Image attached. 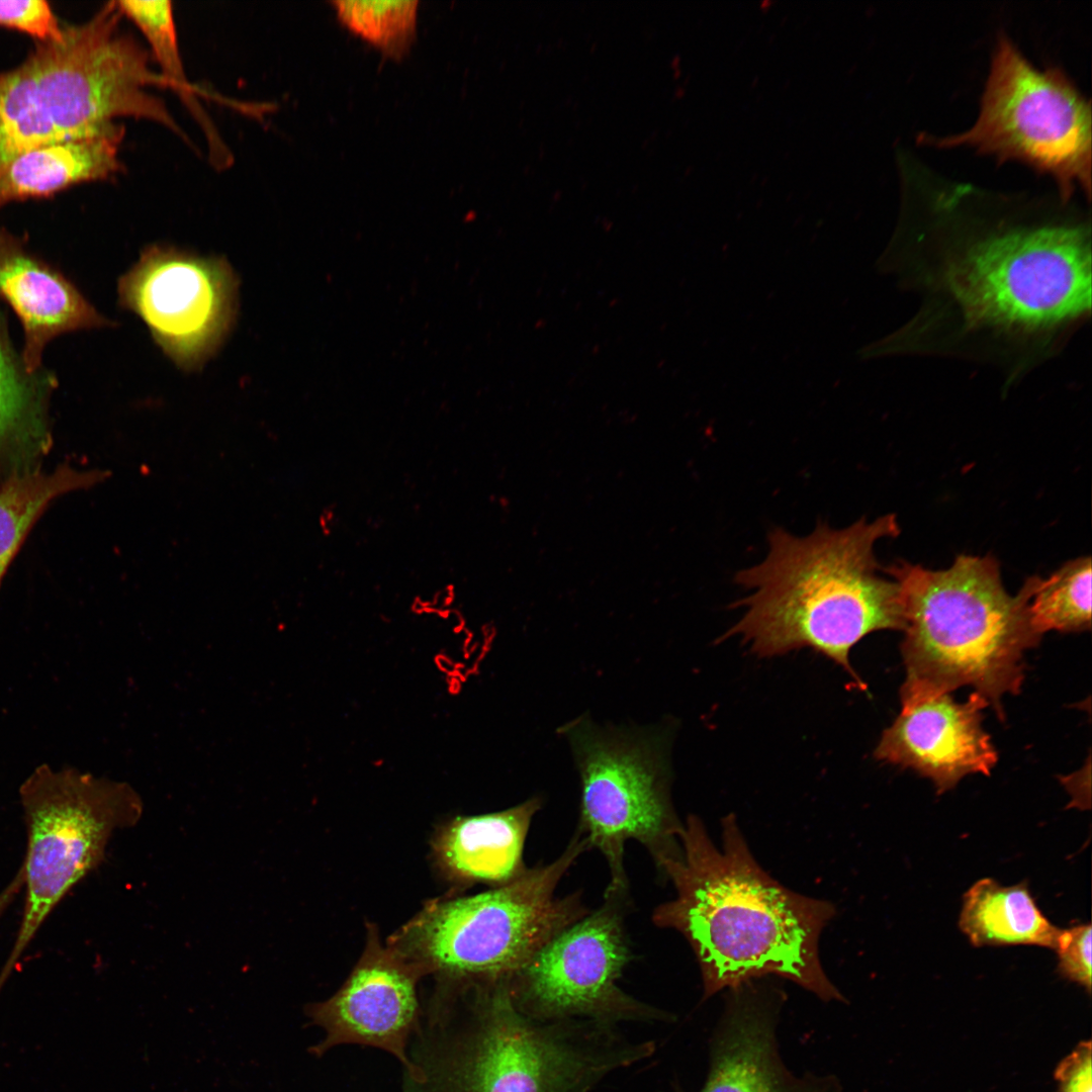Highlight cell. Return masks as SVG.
<instances>
[{
  "mask_svg": "<svg viewBox=\"0 0 1092 1092\" xmlns=\"http://www.w3.org/2000/svg\"><path fill=\"white\" fill-rule=\"evenodd\" d=\"M988 705L976 692L964 703L949 694L903 703L900 715L884 730L875 757L930 779L937 794L967 775H990L998 756L982 727Z\"/></svg>",
  "mask_w": 1092,
  "mask_h": 1092,
  "instance_id": "15",
  "label": "cell"
},
{
  "mask_svg": "<svg viewBox=\"0 0 1092 1092\" xmlns=\"http://www.w3.org/2000/svg\"><path fill=\"white\" fill-rule=\"evenodd\" d=\"M28 375L0 322V481L40 468L52 447L43 397Z\"/></svg>",
  "mask_w": 1092,
  "mask_h": 1092,
  "instance_id": "20",
  "label": "cell"
},
{
  "mask_svg": "<svg viewBox=\"0 0 1092 1092\" xmlns=\"http://www.w3.org/2000/svg\"><path fill=\"white\" fill-rule=\"evenodd\" d=\"M541 807L542 799L535 796L506 810L449 819L432 838L437 868L454 884L466 887L495 888L517 880L528 870L526 838Z\"/></svg>",
  "mask_w": 1092,
  "mask_h": 1092,
  "instance_id": "17",
  "label": "cell"
},
{
  "mask_svg": "<svg viewBox=\"0 0 1092 1092\" xmlns=\"http://www.w3.org/2000/svg\"><path fill=\"white\" fill-rule=\"evenodd\" d=\"M682 855L659 874L675 897L658 905L652 922L679 932L698 962L703 998L768 975L787 979L823 1001L844 998L819 954L820 934L835 915L828 901L791 891L756 861L730 814L722 819V848L701 819L690 815Z\"/></svg>",
  "mask_w": 1092,
  "mask_h": 1092,
  "instance_id": "1",
  "label": "cell"
},
{
  "mask_svg": "<svg viewBox=\"0 0 1092 1092\" xmlns=\"http://www.w3.org/2000/svg\"><path fill=\"white\" fill-rule=\"evenodd\" d=\"M729 991L699 1092H842L835 1076L799 1077L786 1067L777 1040L780 990L752 981Z\"/></svg>",
  "mask_w": 1092,
  "mask_h": 1092,
  "instance_id": "14",
  "label": "cell"
},
{
  "mask_svg": "<svg viewBox=\"0 0 1092 1092\" xmlns=\"http://www.w3.org/2000/svg\"><path fill=\"white\" fill-rule=\"evenodd\" d=\"M0 26L26 32L41 42L58 40L64 28L42 0L0 1Z\"/></svg>",
  "mask_w": 1092,
  "mask_h": 1092,
  "instance_id": "26",
  "label": "cell"
},
{
  "mask_svg": "<svg viewBox=\"0 0 1092 1092\" xmlns=\"http://www.w3.org/2000/svg\"><path fill=\"white\" fill-rule=\"evenodd\" d=\"M630 907L629 890L606 888L600 907L558 932L508 979L517 1007L543 1021L674 1020L618 985L633 958L625 927Z\"/></svg>",
  "mask_w": 1092,
  "mask_h": 1092,
  "instance_id": "11",
  "label": "cell"
},
{
  "mask_svg": "<svg viewBox=\"0 0 1092 1092\" xmlns=\"http://www.w3.org/2000/svg\"><path fill=\"white\" fill-rule=\"evenodd\" d=\"M580 779L576 830L605 858L607 886L629 890L625 845L639 842L658 872L682 855L684 823L673 808L664 747L655 735L580 717L561 728Z\"/></svg>",
  "mask_w": 1092,
  "mask_h": 1092,
  "instance_id": "7",
  "label": "cell"
},
{
  "mask_svg": "<svg viewBox=\"0 0 1092 1092\" xmlns=\"http://www.w3.org/2000/svg\"><path fill=\"white\" fill-rule=\"evenodd\" d=\"M116 5L122 16L131 20L146 37L169 86L190 103L194 88L183 70L172 3L124 0L116 1Z\"/></svg>",
  "mask_w": 1092,
  "mask_h": 1092,
  "instance_id": "24",
  "label": "cell"
},
{
  "mask_svg": "<svg viewBox=\"0 0 1092 1092\" xmlns=\"http://www.w3.org/2000/svg\"><path fill=\"white\" fill-rule=\"evenodd\" d=\"M27 831L25 902L0 986L63 897L104 859L113 831L134 825L142 802L126 784L73 767L37 766L19 789Z\"/></svg>",
  "mask_w": 1092,
  "mask_h": 1092,
  "instance_id": "8",
  "label": "cell"
},
{
  "mask_svg": "<svg viewBox=\"0 0 1092 1092\" xmlns=\"http://www.w3.org/2000/svg\"><path fill=\"white\" fill-rule=\"evenodd\" d=\"M898 534L893 514L842 529L819 523L803 537L775 528L764 559L735 575L751 593L735 603L744 613L722 638L740 637L761 658L811 648L864 689L851 649L872 632L905 628L899 585L880 575L875 556L879 540Z\"/></svg>",
  "mask_w": 1092,
  "mask_h": 1092,
  "instance_id": "2",
  "label": "cell"
},
{
  "mask_svg": "<svg viewBox=\"0 0 1092 1092\" xmlns=\"http://www.w3.org/2000/svg\"><path fill=\"white\" fill-rule=\"evenodd\" d=\"M959 925L977 947L1054 948L1060 931L1039 910L1026 882L1002 886L990 878L977 881L964 894Z\"/></svg>",
  "mask_w": 1092,
  "mask_h": 1092,
  "instance_id": "19",
  "label": "cell"
},
{
  "mask_svg": "<svg viewBox=\"0 0 1092 1092\" xmlns=\"http://www.w3.org/2000/svg\"><path fill=\"white\" fill-rule=\"evenodd\" d=\"M588 847L575 830L551 862L517 880L470 896L438 898L387 940L424 975L440 974L472 986L509 979L547 941L590 910L582 892L557 888Z\"/></svg>",
  "mask_w": 1092,
  "mask_h": 1092,
  "instance_id": "5",
  "label": "cell"
},
{
  "mask_svg": "<svg viewBox=\"0 0 1092 1092\" xmlns=\"http://www.w3.org/2000/svg\"><path fill=\"white\" fill-rule=\"evenodd\" d=\"M0 297L13 307L24 328L22 362L32 374L54 337L110 324L86 298L14 238L0 231Z\"/></svg>",
  "mask_w": 1092,
  "mask_h": 1092,
  "instance_id": "16",
  "label": "cell"
},
{
  "mask_svg": "<svg viewBox=\"0 0 1092 1092\" xmlns=\"http://www.w3.org/2000/svg\"><path fill=\"white\" fill-rule=\"evenodd\" d=\"M423 976L419 968L383 945L370 925L364 950L341 988L308 1007L309 1016L326 1031L315 1053L342 1043L381 1048L397 1057L416 1081H424L423 1071L405 1052L418 1019L417 984Z\"/></svg>",
  "mask_w": 1092,
  "mask_h": 1092,
  "instance_id": "13",
  "label": "cell"
},
{
  "mask_svg": "<svg viewBox=\"0 0 1092 1092\" xmlns=\"http://www.w3.org/2000/svg\"><path fill=\"white\" fill-rule=\"evenodd\" d=\"M124 127L114 123L90 135L26 151L0 173V207L54 194L74 184L109 178L122 170L118 158Z\"/></svg>",
  "mask_w": 1092,
  "mask_h": 1092,
  "instance_id": "18",
  "label": "cell"
},
{
  "mask_svg": "<svg viewBox=\"0 0 1092 1092\" xmlns=\"http://www.w3.org/2000/svg\"><path fill=\"white\" fill-rule=\"evenodd\" d=\"M23 886V879L21 870L17 872L14 879L0 892V916L5 909L13 901L14 897L19 893Z\"/></svg>",
  "mask_w": 1092,
  "mask_h": 1092,
  "instance_id": "28",
  "label": "cell"
},
{
  "mask_svg": "<svg viewBox=\"0 0 1092 1092\" xmlns=\"http://www.w3.org/2000/svg\"><path fill=\"white\" fill-rule=\"evenodd\" d=\"M1090 257L1082 228H1041L981 242L945 275L973 322L1039 331L1090 309Z\"/></svg>",
  "mask_w": 1092,
  "mask_h": 1092,
  "instance_id": "10",
  "label": "cell"
},
{
  "mask_svg": "<svg viewBox=\"0 0 1092 1092\" xmlns=\"http://www.w3.org/2000/svg\"><path fill=\"white\" fill-rule=\"evenodd\" d=\"M474 988L473 1027L455 1073L459 1092H588L654 1051L615 1024L530 1017L513 1001L508 979Z\"/></svg>",
  "mask_w": 1092,
  "mask_h": 1092,
  "instance_id": "6",
  "label": "cell"
},
{
  "mask_svg": "<svg viewBox=\"0 0 1092 1092\" xmlns=\"http://www.w3.org/2000/svg\"><path fill=\"white\" fill-rule=\"evenodd\" d=\"M106 478V470L62 463L50 471L37 468L1 480L0 583L28 533L56 498L91 488Z\"/></svg>",
  "mask_w": 1092,
  "mask_h": 1092,
  "instance_id": "21",
  "label": "cell"
},
{
  "mask_svg": "<svg viewBox=\"0 0 1092 1092\" xmlns=\"http://www.w3.org/2000/svg\"><path fill=\"white\" fill-rule=\"evenodd\" d=\"M340 22L383 55L402 58L416 36L419 1L336 0Z\"/></svg>",
  "mask_w": 1092,
  "mask_h": 1092,
  "instance_id": "23",
  "label": "cell"
},
{
  "mask_svg": "<svg viewBox=\"0 0 1092 1092\" xmlns=\"http://www.w3.org/2000/svg\"><path fill=\"white\" fill-rule=\"evenodd\" d=\"M240 280L230 262L166 244L145 247L117 282L118 302L184 372H196L233 332Z\"/></svg>",
  "mask_w": 1092,
  "mask_h": 1092,
  "instance_id": "12",
  "label": "cell"
},
{
  "mask_svg": "<svg viewBox=\"0 0 1092 1092\" xmlns=\"http://www.w3.org/2000/svg\"><path fill=\"white\" fill-rule=\"evenodd\" d=\"M1057 1092H1092V1044L1083 1040L1058 1065Z\"/></svg>",
  "mask_w": 1092,
  "mask_h": 1092,
  "instance_id": "27",
  "label": "cell"
},
{
  "mask_svg": "<svg viewBox=\"0 0 1092 1092\" xmlns=\"http://www.w3.org/2000/svg\"><path fill=\"white\" fill-rule=\"evenodd\" d=\"M884 570L899 585L905 622L902 704L971 686L1002 718L1001 698L1019 692L1024 652L1041 637L1028 613L1033 576L1012 597L991 556L963 554L942 570L905 561Z\"/></svg>",
  "mask_w": 1092,
  "mask_h": 1092,
  "instance_id": "3",
  "label": "cell"
},
{
  "mask_svg": "<svg viewBox=\"0 0 1092 1092\" xmlns=\"http://www.w3.org/2000/svg\"><path fill=\"white\" fill-rule=\"evenodd\" d=\"M116 1L88 21L41 42L17 68L0 73V173L31 149L100 132L116 117L156 121L187 140L149 86H169L150 54L120 30Z\"/></svg>",
  "mask_w": 1092,
  "mask_h": 1092,
  "instance_id": "4",
  "label": "cell"
},
{
  "mask_svg": "<svg viewBox=\"0 0 1092 1092\" xmlns=\"http://www.w3.org/2000/svg\"><path fill=\"white\" fill-rule=\"evenodd\" d=\"M1091 924L1060 929L1054 949L1060 975L1091 992Z\"/></svg>",
  "mask_w": 1092,
  "mask_h": 1092,
  "instance_id": "25",
  "label": "cell"
},
{
  "mask_svg": "<svg viewBox=\"0 0 1092 1092\" xmlns=\"http://www.w3.org/2000/svg\"><path fill=\"white\" fill-rule=\"evenodd\" d=\"M938 148L970 146L999 162L1018 160L1056 180L1067 200L1091 188V108L1057 68H1034L1000 35L978 119L963 133L921 136Z\"/></svg>",
  "mask_w": 1092,
  "mask_h": 1092,
  "instance_id": "9",
  "label": "cell"
},
{
  "mask_svg": "<svg viewBox=\"0 0 1092 1092\" xmlns=\"http://www.w3.org/2000/svg\"><path fill=\"white\" fill-rule=\"evenodd\" d=\"M1091 575L1087 556L1065 563L1045 579L1033 576L1028 613L1037 634L1090 630Z\"/></svg>",
  "mask_w": 1092,
  "mask_h": 1092,
  "instance_id": "22",
  "label": "cell"
}]
</instances>
